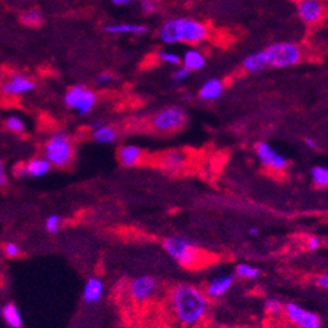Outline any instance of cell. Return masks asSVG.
<instances>
[{"label":"cell","instance_id":"6da1fadb","mask_svg":"<svg viewBox=\"0 0 328 328\" xmlns=\"http://www.w3.org/2000/svg\"><path fill=\"white\" fill-rule=\"evenodd\" d=\"M169 307L180 325L191 328L206 318L210 310V298L196 286L179 283L169 291Z\"/></svg>","mask_w":328,"mask_h":328},{"label":"cell","instance_id":"7a4b0ae2","mask_svg":"<svg viewBox=\"0 0 328 328\" xmlns=\"http://www.w3.org/2000/svg\"><path fill=\"white\" fill-rule=\"evenodd\" d=\"M158 35L166 44H198L208 39L210 30L203 21L191 17H173L162 24Z\"/></svg>","mask_w":328,"mask_h":328},{"label":"cell","instance_id":"3957f363","mask_svg":"<svg viewBox=\"0 0 328 328\" xmlns=\"http://www.w3.org/2000/svg\"><path fill=\"white\" fill-rule=\"evenodd\" d=\"M163 248L169 257L184 268H195L200 266L203 251L196 242L186 236H168L163 240Z\"/></svg>","mask_w":328,"mask_h":328},{"label":"cell","instance_id":"277c9868","mask_svg":"<svg viewBox=\"0 0 328 328\" xmlns=\"http://www.w3.org/2000/svg\"><path fill=\"white\" fill-rule=\"evenodd\" d=\"M267 65L271 68H288L299 64L303 59L301 48L296 43L280 41L263 50Z\"/></svg>","mask_w":328,"mask_h":328},{"label":"cell","instance_id":"5b68a950","mask_svg":"<svg viewBox=\"0 0 328 328\" xmlns=\"http://www.w3.org/2000/svg\"><path fill=\"white\" fill-rule=\"evenodd\" d=\"M44 158L51 166L64 168L74 159V143L64 132H56L44 144Z\"/></svg>","mask_w":328,"mask_h":328},{"label":"cell","instance_id":"8992f818","mask_svg":"<svg viewBox=\"0 0 328 328\" xmlns=\"http://www.w3.org/2000/svg\"><path fill=\"white\" fill-rule=\"evenodd\" d=\"M98 98L92 90L83 84H76L68 88L64 95V103L68 108L75 110L79 115L84 116L94 110Z\"/></svg>","mask_w":328,"mask_h":328},{"label":"cell","instance_id":"52a82bcc","mask_svg":"<svg viewBox=\"0 0 328 328\" xmlns=\"http://www.w3.org/2000/svg\"><path fill=\"white\" fill-rule=\"evenodd\" d=\"M187 115L184 110L180 107H166L160 110L152 116L151 124L158 132H173L178 131L186 124Z\"/></svg>","mask_w":328,"mask_h":328},{"label":"cell","instance_id":"ba28073f","mask_svg":"<svg viewBox=\"0 0 328 328\" xmlns=\"http://www.w3.org/2000/svg\"><path fill=\"white\" fill-rule=\"evenodd\" d=\"M283 314L295 328H321V319L318 314L294 301L286 303Z\"/></svg>","mask_w":328,"mask_h":328},{"label":"cell","instance_id":"9c48e42d","mask_svg":"<svg viewBox=\"0 0 328 328\" xmlns=\"http://www.w3.org/2000/svg\"><path fill=\"white\" fill-rule=\"evenodd\" d=\"M255 154L261 166L272 171H285L290 162L285 155H281L267 142H259L255 146Z\"/></svg>","mask_w":328,"mask_h":328},{"label":"cell","instance_id":"30bf717a","mask_svg":"<svg viewBox=\"0 0 328 328\" xmlns=\"http://www.w3.org/2000/svg\"><path fill=\"white\" fill-rule=\"evenodd\" d=\"M158 287H159V281L155 276L142 275V276L135 277L129 283L128 292L132 300L136 303H144L156 294Z\"/></svg>","mask_w":328,"mask_h":328},{"label":"cell","instance_id":"8fae6325","mask_svg":"<svg viewBox=\"0 0 328 328\" xmlns=\"http://www.w3.org/2000/svg\"><path fill=\"white\" fill-rule=\"evenodd\" d=\"M296 10L300 20L305 26H315L325 16V4L323 0H298Z\"/></svg>","mask_w":328,"mask_h":328},{"label":"cell","instance_id":"7c38bea8","mask_svg":"<svg viewBox=\"0 0 328 328\" xmlns=\"http://www.w3.org/2000/svg\"><path fill=\"white\" fill-rule=\"evenodd\" d=\"M35 88L36 84L32 79L23 74H14L2 84V92L7 96H20L30 94Z\"/></svg>","mask_w":328,"mask_h":328},{"label":"cell","instance_id":"4fadbf2b","mask_svg":"<svg viewBox=\"0 0 328 328\" xmlns=\"http://www.w3.org/2000/svg\"><path fill=\"white\" fill-rule=\"evenodd\" d=\"M233 283H235V275L233 274L216 275L207 281L204 292L210 299H219L230 291Z\"/></svg>","mask_w":328,"mask_h":328},{"label":"cell","instance_id":"5bb4252c","mask_svg":"<svg viewBox=\"0 0 328 328\" xmlns=\"http://www.w3.org/2000/svg\"><path fill=\"white\" fill-rule=\"evenodd\" d=\"M188 162V155L180 149H171L163 154L159 158L160 168L166 169L168 172H179Z\"/></svg>","mask_w":328,"mask_h":328},{"label":"cell","instance_id":"9a60e30c","mask_svg":"<svg viewBox=\"0 0 328 328\" xmlns=\"http://www.w3.org/2000/svg\"><path fill=\"white\" fill-rule=\"evenodd\" d=\"M143 159V149L135 144H124L118 149V160L125 168L139 166Z\"/></svg>","mask_w":328,"mask_h":328},{"label":"cell","instance_id":"2e32d148","mask_svg":"<svg viewBox=\"0 0 328 328\" xmlns=\"http://www.w3.org/2000/svg\"><path fill=\"white\" fill-rule=\"evenodd\" d=\"M104 294V283L100 277L92 276L85 281L83 288V301L87 304L98 303Z\"/></svg>","mask_w":328,"mask_h":328},{"label":"cell","instance_id":"e0dca14e","mask_svg":"<svg viewBox=\"0 0 328 328\" xmlns=\"http://www.w3.org/2000/svg\"><path fill=\"white\" fill-rule=\"evenodd\" d=\"M51 163L46 158H34L30 162L23 164L19 171V176H31V178H39L43 176L51 169Z\"/></svg>","mask_w":328,"mask_h":328},{"label":"cell","instance_id":"ac0fdd59","mask_svg":"<svg viewBox=\"0 0 328 328\" xmlns=\"http://www.w3.org/2000/svg\"><path fill=\"white\" fill-rule=\"evenodd\" d=\"M223 81L220 79L213 78L203 83V85L200 87L199 92H198V96L203 102H213V100H216V99H219L220 96L223 95Z\"/></svg>","mask_w":328,"mask_h":328},{"label":"cell","instance_id":"d6986e66","mask_svg":"<svg viewBox=\"0 0 328 328\" xmlns=\"http://www.w3.org/2000/svg\"><path fill=\"white\" fill-rule=\"evenodd\" d=\"M104 31L107 34L112 35H144L147 34L148 28L143 24H135V23H115L105 26Z\"/></svg>","mask_w":328,"mask_h":328},{"label":"cell","instance_id":"ffe728a7","mask_svg":"<svg viewBox=\"0 0 328 328\" xmlns=\"http://www.w3.org/2000/svg\"><path fill=\"white\" fill-rule=\"evenodd\" d=\"M242 65H243L244 71H247L248 74H259V72L264 71L266 68H268L263 50L248 55L247 58L243 60Z\"/></svg>","mask_w":328,"mask_h":328},{"label":"cell","instance_id":"44dd1931","mask_svg":"<svg viewBox=\"0 0 328 328\" xmlns=\"http://www.w3.org/2000/svg\"><path fill=\"white\" fill-rule=\"evenodd\" d=\"M182 65L188 68L191 72L199 71L206 67V56L198 50H188L184 52L182 58Z\"/></svg>","mask_w":328,"mask_h":328},{"label":"cell","instance_id":"7402d4cb","mask_svg":"<svg viewBox=\"0 0 328 328\" xmlns=\"http://www.w3.org/2000/svg\"><path fill=\"white\" fill-rule=\"evenodd\" d=\"M92 139L99 144H111L118 139V132L111 125L102 124L92 129Z\"/></svg>","mask_w":328,"mask_h":328},{"label":"cell","instance_id":"603a6c76","mask_svg":"<svg viewBox=\"0 0 328 328\" xmlns=\"http://www.w3.org/2000/svg\"><path fill=\"white\" fill-rule=\"evenodd\" d=\"M2 318L4 319V321L11 328H20L21 324H23L20 312H19V310H17V307L14 303H7L2 308Z\"/></svg>","mask_w":328,"mask_h":328},{"label":"cell","instance_id":"cb8c5ba5","mask_svg":"<svg viewBox=\"0 0 328 328\" xmlns=\"http://www.w3.org/2000/svg\"><path fill=\"white\" fill-rule=\"evenodd\" d=\"M235 276L244 279V280H256L257 277H260L261 271L260 268L255 267L252 264L248 263H240L237 264L235 268Z\"/></svg>","mask_w":328,"mask_h":328},{"label":"cell","instance_id":"d4e9b609","mask_svg":"<svg viewBox=\"0 0 328 328\" xmlns=\"http://www.w3.org/2000/svg\"><path fill=\"white\" fill-rule=\"evenodd\" d=\"M311 179L315 186L319 188L328 187V167L315 166L311 169Z\"/></svg>","mask_w":328,"mask_h":328},{"label":"cell","instance_id":"484cf974","mask_svg":"<svg viewBox=\"0 0 328 328\" xmlns=\"http://www.w3.org/2000/svg\"><path fill=\"white\" fill-rule=\"evenodd\" d=\"M21 21L28 27H37L43 23V15L36 8H31V10L24 11L21 14Z\"/></svg>","mask_w":328,"mask_h":328},{"label":"cell","instance_id":"4316f807","mask_svg":"<svg viewBox=\"0 0 328 328\" xmlns=\"http://www.w3.org/2000/svg\"><path fill=\"white\" fill-rule=\"evenodd\" d=\"M264 310L271 316H280L285 311V303L276 298H267L264 300Z\"/></svg>","mask_w":328,"mask_h":328},{"label":"cell","instance_id":"83f0119b","mask_svg":"<svg viewBox=\"0 0 328 328\" xmlns=\"http://www.w3.org/2000/svg\"><path fill=\"white\" fill-rule=\"evenodd\" d=\"M4 125H6V128L8 131L14 132V134H23L24 129H26V124H24L23 120L19 116L15 115L8 116L6 119V122H4Z\"/></svg>","mask_w":328,"mask_h":328},{"label":"cell","instance_id":"f1b7e54d","mask_svg":"<svg viewBox=\"0 0 328 328\" xmlns=\"http://www.w3.org/2000/svg\"><path fill=\"white\" fill-rule=\"evenodd\" d=\"M61 223H63V219L59 215H50V216L46 219V223H44V227L46 230L50 233H56L59 230H60Z\"/></svg>","mask_w":328,"mask_h":328},{"label":"cell","instance_id":"f546056e","mask_svg":"<svg viewBox=\"0 0 328 328\" xmlns=\"http://www.w3.org/2000/svg\"><path fill=\"white\" fill-rule=\"evenodd\" d=\"M159 59L163 63H167V64L171 65H179L182 63V59H180L179 55L171 51H160Z\"/></svg>","mask_w":328,"mask_h":328},{"label":"cell","instance_id":"4dcf8cb0","mask_svg":"<svg viewBox=\"0 0 328 328\" xmlns=\"http://www.w3.org/2000/svg\"><path fill=\"white\" fill-rule=\"evenodd\" d=\"M190 75H191L190 70L184 67V65H182V67H179L175 72H173L172 79L175 83H182V81H184L186 79L190 78Z\"/></svg>","mask_w":328,"mask_h":328},{"label":"cell","instance_id":"1f68e13d","mask_svg":"<svg viewBox=\"0 0 328 328\" xmlns=\"http://www.w3.org/2000/svg\"><path fill=\"white\" fill-rule=\"evenodd\" d=\"M3 251H4V254L7 255L8 257H12V259H14V257H17L19 255L21 254V251H20V248H19V246L15 243H12V242L4 244Z\"/></svg>","mask_w":328,"mask_h":328},{"label":"cell","instance_id":"d6a6232c","mask_svg":"<svg viewBox=\"0 0 328 328\" xmlns=\"http://www.w3.org/2000/svg\"><path fill=\"white\" fill-rule=\"evenodd\" d=\"M321 244H323V240H321L318 235H311V236H308V239H307L308 251L315 252V251H318L319 248L321 247Z\"/></svg>","mask_w":328,"mask_h":328},{"label":"cell","instance_id":"836d02e7","mask_svg":"<svg viewBox=\"0 0 328 328\" xmlns=\"http://www.w3.org/2000/svg\"><path fill=\"white\" fill-rule=\"evenodd\" d=\"M158 8V4L154 0H142V11L144 14H154Z\"/></svg>","mask_w":328,"mask_h":328},{"label":"cell","instance_id":"e575fe53","mask_svg":"<svg viewBox=\"0 0 328 328\" xmlns=\"http://www.w3.org/2000/svg\"><path fill=\"white\" fill-rule=\"evenodd\" d=\"M112 80H114V76H112L110 72H102V74H99L98 76H96V84L99 85L108 84Z\"/></svg>","mask_w":328,"mask_h":328},{"label":"cell","instance_id":"d590c367","mask_svg":"<svg viewBox=\"0 0 328 328\" xmlns=\"http://www.w3.org/2000/svg\"><path fill=\"white\" fill-rule=\"evenodd\" d=\"M316 286L328 291V274H321L316 277Z\"/></svg>","mask_w":328,"mask_h":328},{"label":"cell","instance_id":"8d00e7d4","mask_svg":"<svg viewBox=\"0 0 328 328\" xmlns=\"http://www.w3.org/2000/svg\"><path fill=\"white\" fill-rule=\"evenodd\" d=\"M304 143H305V146L308 147V148H311V149H316L318 148V142H316V140H315V139H312V138H305L304 139Z\"/></svg>","mask_w":328,"mask_h":328},{"label":"cell","instance_id":"74e56055","mask_svg":"<svg viewBox=\"0 0 328 328\" xmlns=\"http://www.w3.org/2000/svg\"><path fill=\"white\" fill-rule=\"evenodd\" d=\"M111 2L116 7H124V6H128L132 3V0H111Z\"/></svg>","mask_w":328,"mask_h":328},{"label":"cell","instance_id":"f35d334b","mask_svg":"<svg viewBox=\"0 0 328 328\" xmlns=\"http://www.w3.org/2000/svg\"><path fill=\"white\" fill-rule=\"evenodd\" d=\"M248 232H250V235H252V236H256V235H259V228H256V227H251Z\"/></svg>","mask_w":328,"mask_h":328},{"label":"cell","instance_id":"ab89813d","mask_svg":"<svg viewBox=\"0 0 328 328\" xmlns=\"http://www.w3.org/2000/svg\"><path fill=\"white\" fill-rule=\"evenodd\" d=\"M2 171H4V166H3V163L0 162V172H2Z\"/></svg>","mask_w":328,"mask_h":328},{"label":"cell","instance_id":"60d3db41","mask_svg":"<svg viewBox=\"0 0 328 328\" xmlns=\"http://www.w3.org/2000/svg\"><path fill=\"white\" fill-rule=\"evenodd\" d=\"M324 243H325V246H327V247H328V236H327V237H325Z\"/></svg>","mask_w":328,"mask_h":328},{"label":"cell","instance_id":"b9f144b4","mask_svg":"<svg viewBox=\"0 0 328 328\" xmlns=\"http://www.w3.org/2000/svg\"><path fill=\"white\" fill-rule=\"evenodd\" d=\"M0 316H2V308H0Z\"/></svg>","mask_w":328,"mask_h":328}]
</instances>
